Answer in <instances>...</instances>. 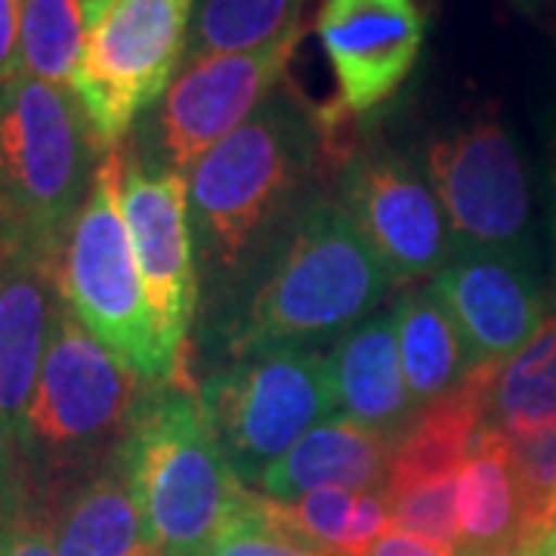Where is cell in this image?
<instances>
[{"mask_svg":"<svg viewBox=\"0 0 556 556\" xmlns=\"http://www.w3.org/2000/svg\"><path fill=\"white\" fill-rule=\"evenodd\" d=\"M485 427L507 439L556 427V300L535 338L497 365Z\"/></svg>","mask_w":556,"mask_h":556,"instance_id":"obj_22","label":"cell"},{"mask_svg":"<svg viewBox=\"0 0 556 556\" xmlns=\"http://www.w3.org/2000/svg\"><path fill=\"white\" fill-rule=\"evenodd\" d=\"M124 170L127 149L102 152L90 192L68 232L60 263V291L84 328L112 353L130 362L152 383H167L149 300L139 276L130 229L124 219Z\"/></svg>","mask_w":556,"mask_h":556,"instance_id":"obj_6","label":"cell"},{"mask_svg":"<svg viewBox=\"0 0 556 556\" xmlns=\"http://www.w3.org/2000/svg\"><path fill=\"white\" fill-rule=\"evenodd\" d=\"M393 316L402 371L417 408L452 393L477 368L455 318L433 288H412L402 294Z\"/></svg>","mask_w":556,"mask_h":556,"instance_id":"obj_21","label":"cell"},{"mask_svg":"<svg viewBox=\"0 0 556 556\" xmlns=\"http://www.w3.org/2000/svg\"><path fill=\"white\" fill-rule=\"evenodd\" d=\"M199 393L219 448L244 485H257L278 457L338 415L328 356L309 346L241 356L204 380Z\"/></svg>","mask_w":556,"mask_h":556,"instance_id":"obj_7","label":"cell"},{"mask_svg":"<svg viewBox=\"0 0 556 556\" xmlns=\"http://www.w3.org/2000/svg\"><path fill=\"white\" fill-rule=\"evenodd\" d=\"M207 556H331L288 535L263 507V497L248 492L239 514L223 529Z\"/></svg>","mask_w":556,"mask_h":556,"instance_id":"obj_28","label":"cell"},{"mask_svg":"<svg viewBox=\"0 0 556 556\" xmlns=\"http://www.w3.org/2000/svg\"><path fill=\"white\" fill-rule=\"evenodd\" d=\"M87 40L90 28L78 0H20V65L25 75L72 90Z\"/></svg>","mask_w":556,"mask_h":556,"instance_id":"obj_24","label":"cell"},{"mask_svg":"<svg viewBox=\"0 0 556 556\" xmlns=\"http://www.w3.org/2000/svg\"><path fill=\"white\" fill-rule=\"evenodd\" d=\"M263 497L266 514L276 526H281L288 535H294L303 544L316 547L321 554L340 556V547L346 541L350 522L356 514L358 492L350 489H316L294 501H273Z\"/></svg>","mask_w":556,"mask_h":556,"instance_id":"obj_26","label":"cell"},{"mask_svg":"<svg viewBox=\"0 0 556 556\" xmlns=\"http://www.w3.org/2000/svg\"><path fill=\"white\" fill-rule=\"evenodd\" d=\"M526 556H556V532H551V535L544 538L541 544H538L535 551H529Z\"/></svg>","mask_w":556,"mask_h":556,"instance_id":"obj_34","label":"cell"},{"mask_svg":"<svg viewBox=\"0 0 556 556\" xmlns=\"http://www.w3.org/2000/svg\"><path fill=\"white\" fill-rule=\"evenodd\" d=\"M522 519V556L556 529V427L507 439Z\"/></svg>","mask_w":556,"mask_h":556,"instance_id":"obj_25","label":"cell"},{"mask_svg":"<svg viewBox=\"0 0 556 556\" xmlns=\"http://www.w3.org/2000/svg\"><path fill=\"white\" fill-rule=\"evenodd\" d=\"M430 186L452 223L457 248L532 254V195L517 142L497 112L430 146Z\"/></svg>","mask_w":556,"mask_h":556,"instance_id":"obj_10","label":"cell"},{"mask_svg":"<svg viewBox=\"0 0 556 556\" xmlns=\"http://www.w3.org/2000/svg\"><path fill=\"white\" fill-rule=\"evenodd\" d=\"M340 204L405 288L437 278L455 254L452 223L437 189L396 152L358 149L343 161Z\"/></svg>","mask_w":556,"mask_h":556,"instance_id":"obj_12","label":"cell"},{"mask_svg":"<svg viewBox=\"0 0 556 556\" xmlns=\"http://www.w3.org/2000/svg\"><path fill=\"white\" fill-rule=\"evenodd\" d=\"M50 532L56 556H159L121 457L53 504Z\"/></svg>","mask_w":556,"mask_h":556,"instance_id":"obj_19","label":"cell"},{"mask_svg":"<svg viewBox=\"0 0 556 556\" xmlns=\"http://www.w3.org/2000/svg\"><path fill=\"white\" fill-rule=\"evenodd\" d=\"M321 152L316 112L291 87L273 93L189 170V226L201 257L239 266L254 241L294 195Z\"/></svg>","mask_w":556,"mask_h":556,"instance_id":"obj_5","label":"cell"},{"mask_svg":"<svg viewBox=\"0 0 556 556\" xmlns=\"http://www.w3.org/2000/svg\"><path fill=\"white\" fill-rule=\"evenodd\" d=\"M195 0H115L90 31L72 84L100 149H112L134 121L167 93L192 25Z\"/></svg>","mask_w":556,"mask_h":556,"instance_id":"obj_8","label":"cell"},{"mask_svg":"<svg viewBox=\"0 0 556 556\" xmlns=\"http://www.w3.org/2000/svg\"><path fill=\"white\" fill-rule=\"evenodd\" d=\"M60 263L0 254V452L13 445L60 316Z\"/></svg>","mask_w":556,"mask_h":556,"instance_id":"obj_15","label":"cell"},{"mask_svg":"<svg viewBox=\"0 0 556 556\" xmlns=\"http://www.w3.org/2000/svg\"><path fill=\"white\" fill-rule=\"evenodd\" d=\"M124 219L149 300L159 350L170 380L189 378L186 338L195 316V263L189 226V182L182 174L152 167L127 149Z\"/></svg>","mask_w":556,"mask_h":556,"instance_id":"obj_11","label":"cell"},{"mask_svg":"<svg viewBox=\"0 0 556 556\" xmlns=\"http://www.w3.org/2000/svg\"><path fill=\"white\" fill-rule=\"evenodd\" d=\"M495 375L497 365H477L452 393L417 408L412 424L393 439L383 485L387 495L437 479H457L479 433L485 430L489 390Z\"/></svg>","mask_w":556,"mask_h":556,"instance_id":"obj_17","label":"cell"},{"mask_svg":"<svg viewBox=\"0 0 556 556\" xmlns=\"http://www.w3.org/2000/svg\"><path fill=\"white\" fill-rule=\"evenodd\" d=\"M457 556H522V519L507 437L485 427L457 473Z\"/></svg>","mask_w":556,"mask_h":556,"instance_id":"obj_20","label":"cell"},{"mask_svg":"<svg viewBox=\"0 0 556 556\" xmlns=\"http://www.w3.org/2000/svg\"><path fill=\"white\" fill-rule=\"evenodd\" d=\"M152 387L62 300L20 433L0 452V489L53 510L72 485L118 460Z\"/></svg>","mask_w":556,"mask_h":556,"instance_id":"obj_1","label":"cell"},{"mask_svg":"<svg viewBox=\"0 0 556 556\" xmlns=\"http://www.w3.org/2000/svg\"><path fill=\"white\" fill-rule=\"evenodd\" d=\"M387 495V492H383ZM457 479H437L412 485L402 492H390V519L399 532L433 541L439 547H448L457 554Z\"/></svg>","mask_w":556,"mask_h":556,"instance_id":"obj_27","label":"cell"},{"mask_svg":"<svg viewBox=\"0 0 556 556\" xmlns=\"http://www.w3.org/2000/svg\"><path fill=\"white\" fill-rule=\"evenodd\" d=\"M328 371L338 415L375 433L396 439L417 415L402 371L393 309L375 313L343 331L328 356Z\"/></svg>","mask_w":556,"mask_h":556,"instance_id":"obj_16","label":"cell"},{"mask_svg":"<svg viewBox=\"0 0 556 556\" xmlns=\"http://www.w3.org/2000/svg\"><path fill=\"white\" fill-rule=\"evenodd\" d=\"M121 464L159 556L211 554L251 492L223 455L189 378L152 387Z\"/></svg>","mask_w":556,"mask_h":556,"instance_id":"obj_2","label":"cell"},{"mask_svg":"<svg viewBox=\"0 0 556 556\" xmlns=\"http://www.w3.org/2000/svg\"><path fill=\"white\" fill-rule=\"evenodd\" d=\"M547 177H551V239L556 263V115L547 124Z\"/></svg>","mask_w":556,"mask_h":556,"instance_id":"obj_32","label":"cell"},{"mask_svg":"<svg viewBox=\"0 0 556 556\" xmlns=\"http://www.w3.org/2000/svg\"><path fill=\"white\" fill-rule=\"evenodd\" d=\"M80 10H84V16H87V28L93 31L102 20H105V13L115 7V0H78Z\"/></svg>","mask_w":556,"mask_h":556,"instance_id":"obj_33","label":"cell"},{"mask_svg":"<svg viewBox=\"0 0 556 556\" xmlns=\"http://www.w3.org/2000/svg\"><path fill=\"white\" fill-rule=\"evenodd\" d=\"M300 38L303 25L260 50L186 62L146 124L152 137V159L146 164L189 177L219 139L241 127L288 80L285 72Z\"/></svg>","mask_w":556,"mask_h":556,"instance_id":"obj_9","label":"cell"},{"mask_svg":"<svg viewBox=\"0 0 556 556\" xmlns=\"http://www.w3.org/2000/svg\"><path fill=\"white\" fill-rule=\"evenodd\" d=\"M20 72V0H0V84Z\"/></svg>","mask_w":556,"mask_h":556,"instance_id":"obj_30","label":"cell"},{"mask_svg":"<svg viewBox=\"0 0 556 556\" xmlns=\"http://www.w3.org/2000/svg\"><path fill=\"white\" fill-rule=\"evenodd\" d=\"M390 448L393 439L350 417L331 415L300 439L288 455L278 457L257 485L273 501H294L316 489L383 492Z\"/></svg>","mask_w":556,"mask_h":556,"instance_id":"obj_18","label":"cell"},{"mask_svg":"<svg viewBox=\"0 0 556 556\" xmlns=\"http://www.w3.org/2000/svg\"><path fill=\"white\" fill-rule=\"evenodd\" d=\"M455 318L473 365H504L547 316L532 254L457 248L430 285Z\"/></svg>","mask_w":556,"mask_h":556,"instance_id":"obj_14","label":"cell"},{"mask_svg":"<svg viewBox=\"0 0 556 556\" xmlns=\"http://www.w3.org/2000/svg\"><path fill=\"white\" fill-rule=\"evenodd\" d=\"M368 556H457L448 547H439L433 541H424V538L408 535V532H399L390 529L387 535L380 538L378 544L371 547Z\"/></svg>","mask_w":556,"mask_h":556,"instance_id":"obj_31","label":"cell"},{"mask_svg":"<svg viewBox=\"0 0 556 556\" xmlns=\"http://www.w3.org/2000/svg\"><path fill=\"white\" fill-rule=\"evenodd\" d=\"M393 276L338 201L313 204L232 334L236 358L306 346L375 316Z\"/></svg>","mask_w":556,"mask_h":556,"instance_id":"obj_4","label":"cell"},{"mask_svg":"<svg viewBox=\"0 0 556 556\" xmlns=\"http://www.w3.org/2000/svg\"><path fill=\"white\" fill-rule=\"evenodd\" d=\"M100 159L68 87L25 72L0 84V254L62 260Z\"/></svg>","mask_w":556,"mask_h":556,"instance_id":"obj_3","label":"cell"},{"mask_svg":"<svg viewBox=\"0 0 556 556\" xmlns=\"http://www.w3.org/2000/svg\"><path fill=\"white\" fill-rule=\"evenodd\" d=\"M306 0H199L182 60L248 53L300 28Z\"/></svg>","mask_w":556,"mask_h":556,"instance_id":"obj_23","label":"cell"},{"mask_svg":"<svg viewBox=\"0 0 556 556\" xmlns=\"http://www.w3.org/2000/svg\"><path fill=\"white\" fill-rule=\"evenodd\" d=\"M554 532H556V529H554Z\"/></svg>","mask_w":556,"mask_h":556,"instance_id":"obj_35","label":"cell"},{"mask_svg":"<svg viewBox=\"0 0 556 556\" xmlns=\"http://www.w3.org/2000/svg\"><path fill=\"white\" fill-rule=\"evenodd\" d=\"M0 556H56L43 504L0 489Z\"/></svg>","mask_w":556,"mask_h":556,"instance_id":"obj_29","label":"cell"},{"mask_svg":"<svg viewBox=\"0 0 556 556\" xmlns=\"http://www.w3.org/2000/svg\"><path fill=\"white\" fill-rule=\"evenodd\" d=\"M318 38L338 84L334 102L316 109L318 124L346 130L412 75L424 43V13L415 0H325Z\"/></svg>","mask_w":556,"mask_h":556,"instance_id":"obj_13","label":"cell"}]
</instances>
